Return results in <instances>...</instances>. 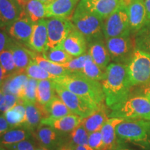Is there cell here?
<instances>
[{"label":"cell","mask_w":150,"mask_h":150,"mask_svg":"<svg viewBox=\"0 0 150 150\" xmlns=\"http://www.w3.org/2000/svg\"><path fill=\"white\" fill-rule=\"evenodd\" d=\"M105 102L112 110H117L130 97L132 87L126 65L112 63L106 68V76L102 81Z\"/></svg>","instance_id":"1"},{"label":"cell","mask_w":150,"mask_h":150,"mask_svg":"<svg viewBox=\"0 0 150 150\" xmlns=\"http://www.w3.org/2000/svg\"><path fill=\"white\" fill-rule=\"evenodd\" d=\"M54 81L84 99L95 109L104 104L105 95L99 81L87 77L81 72H70Z\"/></svg>","instance_id":"2"},{"label":"cell","mask_w":150,"mask_h":150,"mask_svg":"<svg viewBox=\"0 0 150 150\" xmlns=\"http://www.w3.org/2000/svg\"><path fill=\"white\" fill-rule=\"evenodd\" d=\"M72 22L86 38L88 44L94 40L104 39V20L90 9L86 0H81L76 6L72 15Z\"/></svg>","instance_id":"3"},{"label":"cell","mask_w":150,"mask_h":150,"mask_svg":"<svg viewBox=\"0 0 150 150\" xmlns=\"http://www.w3.org/2000/svg\"><path fill=\"white\" fill-rule=\"evenodd\" d=\"M109 117L121 118L124 120H149L150 117V99L142 95L130 97L119 108L112 110Z\"/></svg>","instance_id":"4"},{"label":"cell","mask_w":150,"mask_h":150,"mask_svg":"<svg viewBox=\"0 0 150 150\" xmlns=\"http://www.w3.org/2000/svg\"><path fill=\"white\" fill-rule=\"evenodd\" d=\"M131 86H142L150 80V54L136 49L127 65Z\"/></svg>","instance_id":"5"},{"label":"cell","mask_w":150,"mask_h":150,"mask_svg":"<svg viewBox=\"0 0 150 150\" xmlns=\"http://www.w3.org/2000/svg\"><path fill=\"white\" fill-rule=\"evenodd\" d=\"M150 131V121L145 120H123L116 127V135L121 141L145 142Z\"/></svg>","instance_id":"6"},{"label":"cell","mask_w":150,"mask_h":150,"mask_svg":"<svg viewBox=\"0 0 150 150\" xmlns=\"http://www.w3.org/2000/svg\"><path fill=\"white\" fill-rule=\"evenodd\" d=\"M131 33L127 6H123L104 20L103 33L105 40L125 36Z\"/></svg>","instance_id":"7"},{"label":"cell","mask_w":150,"mask_h":150,"mask_svg":"<svg viewBox=\"0 0 150 150\" xmlns=\"http://www.w3.org/2000/svg\"><path fill=\"white\" fill-rule=\"evenodd\" d=\"M106 45L110 59L116 63L128 65L136 50L134 40L130 35L106 40Z\"/></svg>","instance_id":"8"},{"label":"cell","mask_w":150,"mask_h":150,"mask_svg":"<svg viewBox=\"0 0 150 150\" xmlns=\"http://www.w3.org/2000/svg\"><path fill=\"white\" fill-rule=\"evenodd\" d=\"M46 20L47 29V47L55 48L61 46L65 38L74 28L70 18L51 17Z\"/></svg>","instance_id":"9"},{"label":"cell","mask_w":150,"mask_h":150,"mask_svg":"<svg viewBox=\"0 0 150 150\" xmlns=\"http://www.w3.org/2000/svg\"><path fill=\"white\" fill-rule=\"evenodd\" d=\"M54 88L58 96L65 103L72 113L86 118L96 110L84 99L75 95L60 83L54 81Z\"/></svg>","instance_id":"10"},{"label":"cell","mask_w":150,"mask_h":150,"mask_svg":"<svg viewBox=\"0 0 150 150\" xmlns=\"http://www.w3.org/2000/svg\"><path fill=\"white\" fill-rule=\"evenodd\" d=\"M33 134L41 146L50 150H58L69 143L67 134L56 130L46 125H40Z\"/></svg>","instance_id":"11"},{"label":"cell","mask_w":150,"mask_h":150,"mask_svg":"<svg viewBox=\"0 0 150 150\" xmlns=\"http://www.w3.org/2000/svg\"><path fill=\"white\" fill-rule=\"evenodd\" d=\"M34 22L31 21L25 11H22L16 21L6 28L9 35L20 42L28 45L33 31Z\"/></svg>","instance_id":"12"},{"label":"cell","mask_w":150,"mask_h":150,"mask_svg":"<svg viewBox=\"0 0 150 150\" xmlns=\"http://www.w3.org/2000/svg\"><path fill=\"white\" fill-rule=\"evenodd\" d=\"M132 0H86L90 9L102 20H105L123 6Z\"/></svg>","instance_id":"13"},{"label":"cell","mask_w":150,"mask_h":150,"mask_svg":"<svg viewBox=\"0 0 150 150\" xmlns=\"http://www.w3.org/2000/svg\"><path fill=\"white\" fill-rule=\"evenodd\" d=\"M131 33H136L147 22V13L143 0H132L127 6Z\"/></svg>","instance_id":"14"},{"label":"cell","mask_w":150,"mask_h":150,"mask_svg":"<svg viewBox=\"0 0 150 150\" xmlns=\"http://www.w3.org/2000/svg\"><path fill=\"white\" fill-rule=\"evenodd\" d=\"M87 44L86 38L74 26L60 47L73 57H79L86 54Z\"/></svg>","instance_id":"15"},{"label":"cell","mask_w":150,"mask_h":150,"mask_svg":"<svg viewBox=\"0 0 150 150\" xmlns=\"http://www.w3.org/2000/svg\"><path fill=\"white\" fill-rule=\"evenodd\" d=\"M47 38L46 20L42 19L34 23L32 33L27 46L33 52L42 53L47 47Z\"/></svg>","instance_id":"16"},{"label":"cell","mask_w":150,"mask_h":150,"mask_svg":"<svg viewBox=\"0 0 150 150\" xmlns=\"http://www.w3.org/2000/svg\"><path fill=\"white\" fill-rule=\"evenodd\" d=\"M83 120L81 116L72 113L58 119L43 118L40 125H49L60 132L69 134L82 122Z\"/></svg>","instance_id":"17"},{"label":"cell","mask_w":150,"mask_h":150,"mask_svg":"<svg viewBox=\"0 0 150 150\" xmlns=\"http://www.w3.org/2000/svg\"><path fill=\"white\" fill-rule=\"evenodd\" d=\"M20 6L17 0H0V27L8 28L20 18Z\"/></svg>","instance_id":"18"},{"label":"cell","mask_w":150,"mask_h":150,"mask_svg":"<svg viewBox=\"0 0 150 150\" xmlns=\"http://www.w3.org/2000/svg\"><path fill=\"white\" fill-rule=\"evenodd\" d=\"M29 77L25 72H16L6 79L1 86L2 93H8L21 99Z\"/></svg>","instance_id":"19"},{"label":"cell","mask_w":150,"mask_h":150,"mask_svg":"<svg viewBox=\"0 0 150 150\" xmlns=\"http://www.w3.org/2000/svg\"><path fill=\"white\" fill-rule=\"evenodd\" d=\"M88 53L100 68L106 70L111 59L104 39H99L88 43Z\"/></svg>","instance_id":"20"},{"label":"cell","mask_w":150,"mask_h":150,"mask_svg":"<svg viewBox=\"0 0 150 150\" xmlns=\"http://www.w3.org/2000/svg\"><path fill=\"white\" fill-rule=\"evenodd\" d=\"M78 0H54L46 6L47 18H70L76 9Z\"/></svg>","instance_id":"21"},{"label":"cell","mask_w":150,"mask_h":150,"mask_svg":"<svg viewBox=\"0 0 150 150\" xmlns=\"http://www.w3.org/2000/svg\"><path fill=\"white\" fill-rule=\"evenodd\" d=\"M23 103L26 108V122L23 126L33 134L40 126L42 120L45 117L44 107L38 103Z\"/></svg>","instance_id":"22"},{"label":"cell","mask_w":150,"mask_h":150,"mask_svg":"<svg viewBox=\"0 0 150 150\" xmlns=\"http://www.w3.org/2000/svg\"><path fill=\"white\" fill-rule=\"evenodd\" d=\"M124 120L117 117H109L101 129L103 140L102 150H114L116 149V127Z\"/></svg>","instance_id":"23"},{"label":"cell","mask_w":150,"mask_h":150,"mask_svg":"<svg viewBox=\"0 0 150 150\" xmlns=\"http://www.w3.org/2000/svg\"><path fill=\"white\" fill-rule=\"evenodd\" d=\"M8 47L13 54V57L18 72H25L26 69L33 61L31 50H28L20 43L11 40Z\"/></svg>","instance_id":"24"},{"label":"cell","mask_w":150,"mask_h":150,"mask_svg":"<svg viewBox=\"0 0 150 150\" xmlns=\"http://www.w3.org/2000/svg\"><path fill=\"white\" fill-rule=\"evenodd\" d=\"M109 118L106 106L104 104L101 105L88 117L83 118L82 124L86 131L91 134L92 132L100 131L106 120Z\"/></svg>","instance_id":"25"},{"label":"cell","mask_w":150,"mask_h":150,"mask_svg":"<svg viewBox=\"0 0 150 150\" xmlns=\"http://www.w3.org/2000/svg\"><path fill=\"white\" fill-rule=\"evenodd\" d=\"M32 134L31 131L24 126L11 129L0 137V146L6 149L22 140L31 138Z\"/></svg>","instance_id":"26"},{"label":"cell","mask_w":150,"mask_h":150,"mask_svg":"<svg viewBox=\"0 0 150 150\" xmlns=\"http://www.w3.org/2000/svg\"><path fill=\"white\" fill-rule=\"evenodd\" d=\"M54 81L44 79L38 81L37 88V102L42 106H45L52 102L55 95Z\"/></svg>","instance_id":"27"},{"label":"cell","mask_w":150,"mask_h":150,"mask_svg":"<svg viewBox=\"0 0 150 150\" xmlns=\"http://www.w3.org/2000/svg\"><path fill=\"white\" fill-rule=\"evenodd\" d=\"M11 129L23 126L26 122V108L22 101L4 114Z\"/></svg>","instance_id":"28"},{"label":"cell","mask_w":150,"mask_h":150,"mask_svg":"<svg viewBox=\"0 0 150 150\" xmlns=\"http://www.w3.org/2000/svg\"><path fill=\"white\" fill-rule=\"evenodd\" d=\"M43 107L45 112V117L51 119H58L72 113L58 95L54 97L51 102Z\"/></svg>","instance_id":"29"},{"label":"cell","mask_w":150,"mask_h":150,"mask_svg":"<svg viewBox=\"0 0 150 150\" xmlns=\"http://www.w3.org/2000/svg\"><path fill=\"white\" fill-rule=\"evenodd\" d=\"M31 54L33 61L35 62L39 66H40L44 70L47 71L49 73L55 76L56 78L64 76V75H66L70 72V70H68L62 65L55 64V63L47 61L42 56L40 55L39 54H37V52H35L31 50Z\"/></svg>","instance_id":"30"},{"label":"cell","mask_w":150,"mask_h":150,"mask_svg":"<svg viewBox=\"0 0 150 150\" xmlns=\"http://www.w3.org/2000/svg\"><path fill=\"white\" fill-rule=\"evenodd\" d=\"M42 54L43 57L47 61L59 65L65 64L74 59L72 56L69 54L60 46L55 48L47 47Z\"/></svg>","instance_id":"31"},{"label":"cell","mask_w":150,"mask_h":150,"mask_svg":"<svg viewBox=\"0 0 150 150\" xmlns=\"http://www.w3.org/2000/svg\"><path fill=\"white\" fill-rule=\"evenodd\" d=\"M134 40L136 49L150 54V19L135 33Z\"/></svg>","instance_id":"32"},{"label":"cell","mask_w":150,"mask_h":150,"mask_svg":"<svg viewBox=\"0 0 150 150\" xmlns=\"http://www.w3.org/2000/svg\"><path fill=\"white\" fill-rule=\"evenodd\" d=\"M26 13L33 22L47 18L46 5L39 0H29L26 4Z\"/></svg>","instance_id":"33"},{"label":"cell","mask_w":150,"mask_h":150,"mask_svg":"<svg viewBox=\"0 0 150 150\" xmlns=\"http://www.w3.org/2000/svg\"><path fill=\"white\" fill-rule=\"evenodd\" d=\"M80 72L87 77L94 80L99 81L104 80L106 76V70H104L102 68H100L93 61L90 55L86 60L81 72Z\"/></svg>","instance_id":"34"},{"label":"cell","mask_w":150,"mask_h":150,"mask_svg":"<svg viewBox=\"0 0 150 150\" xmlns=\"http://www.w3.org/2000/svg\"><path fill=\"white\" fill-rule=\"evenodd\" d=\"M88 136L89 133L81 122L69 134V143L72 145H88Z\"/></svg>","instance_id":"35"},{"label":"cell","mask_w":150,"mask_h":150,"mask_svg":"<svg viewBox=\"0 0 150 150\" xmlns=\"http://www.w3.org/2000/svg\"><path fill=\"white\" fill-rule=\"evenodd\" d=\"M26 74L29 78L34 79L36 80L52 79L54 80L56 77L54 75L49 73L47 71L39 66L35 62L32 61L25 70Z\"/></svg>","instance_id":"36"},{"label":"cell","mask_w":150,"mask_h":150,"mask_svg":"<svg viewBox=\"0 0 150 150\" xmlns=\"http://www.w3.org/2000/svg\"><path fill=\"white\" fill-rule=\"evenodd\" d=\"M0 65L4 70L7 77L18 72L13 57V54L8 47L0 53Z\"/></svg>","instance_id":"37"},{"label":"cell","mask_w":150,"mask_h":150,"mask_svg":"<svg viewBox=\"0 0 150 150\" xmlns=\"http://www.w3.org/2000/svg\"><path fill=\"white\" fill-rule=\"evenodd\" d=\"M38 84V80L32 78L29 79L21 97L22 102L33 103V104L38 103L36 99Z\"/></svg>","instance_id":"38"},{"label":"cell","mask_w":150,"mask_h":150,"mask_svg":"<svg viewBox=\"0 0 150 150\" xmlns=\"http://www.w3.org/2000/svg\"><path fill=\"white\" fill-rule=\"evenodd\" d=\"M21 101V99H19L18 97L11 93H1V99H0V115H4L6 112L13 108Z\"/></svg>","instance_id":"39"},{"label":"cell","mask_w":150,"mask_h":150,"mask_svg":"<svg viewBox=\"0 0 150 150\" xmlns=\"http://www.w3.org/2000/svg\"><path fill=\"white\" fill-rule=\"evenodd\" d=\"M88 56V53H86L83 55L79 56V57H75L74 59H73L72 61L68 62V63L61 65L65 67L68 70H70V72H81L84 64H85L86 60H87Z\"/></svg>","instance_id":"40"},{"label":"cell","mask_w":150,"mask_h":150,"mask_svg":"<svg viewBox=\"0 0 150 150\" xmlns=\"http://www.w3.org/2000/svg\"><path fill=\"white\" fill-rule=\"evenodd\" d=\"M88 145L94 150H102L103 140L101 131H95L89 134Z\"/></svg>","instance_id":"41"},{"label":"cell","mask_w":150,"mask_h":150,"mask_svg":"<svg viewBox=\"0 0 150 150\" xmlns=\"http://www.w3.org/2000/svg\"><path fill=\"white\" fill-rule=\"evenodd\" d=\"M8 150H35L36 147L35 146L34 140L32 137L28 139H26L22 141L15 144L6 148Z\"/></svg>","instance_id":"42"},{"label":"cell","mask_w":150,"mask_h":150,"mask_svg":"<svg viewBox=\"0 0 150 150\" xmlns=\"http://www.w3.org/2000/svg\"><path fill=\"white\" fill-rule=\"evenodd\" d=\"M11 40L6 33L0 30V53L8 47Z\"/></svg>","instance_id":"43"},{"label":"cell","mask_w":150,"mask_h":150,"mask_svg":"<svg viewBox=\"0 0 150 150\" xmlns=\"http://www.w3.org/2000/svg\"><path fill=\"white\" fill-rule=\"evenodd\" d=\"M11 129L6 120L4 115H0V137L5 134L6 131Z\"/></svg>","instance_id":"44"},{"label":"cell","mask_w":150,"mask_h":150,"mask_svg":"<svg viewBox=\"0 0 150 150\" xmlns=\"http://www.w3.org/2000/svg\"><path fill=\"white\" fill-rule=\"evenodd\" d=\"M140 95L145 96L147 97V98L150 99V80L147 82V83L144 84V85L140 86Z\"/></svg>","instance_id":"45"},{"label":"cell","mask_w":150,"mask_h":150,"mask_svg":"<svg viewBox=\"0 0 150 150\" xmlns=\"http://www.w3.org/2000/svg\"><path fill=\"white\" fill-rule=\"evenodd\" d=\"M7 78V75L6 74L4 70L3 69V67H1V65H0V88H1L4 82L6 79Z\"/></svg>","instance_id":"46"},{"label":"cell","mask_w":150,"mask_h":150,"mask_svg":"<svg viewBox=\"0 0 150 150\" xmlns=\"http://www.w3.org/2000/svg\"><path fill=\"white\" fill-rule=\"evenodd\" d=\"M73 150H94L88 145H72Z\"/></svg>","instance_id":"47"},{"label":"cell","mask_w":150,"mask_h":150,"mask_svg":"<svg viewBox=\"0 0 150 150\" xmlns=\"http://www.w3.org/2000/svg\"><path fill=\"white\" fill-rule=\"evenodd\" d=\"M143 1L147 13L148 19H150V0H143Z\"/></svg>","instance_id":"48"},{"label":"cell","mask_w":150,"mask_h":150,"mask_svg":"<svg viewBox=\"0 0 150 150\" xmlns=\"http://www.w3.org/2000/svg\"><path fill=\"white\" fill-rule=\"evenodd\" d=\"M58 150H73V146L70 143H67L66 145H63V147L59 148Z\"/></svg>","instance_id":"49"},{"label":"cell","mask_w":150,"mask_h":150,"mask_svg":"<svg viewBox=\"0 0 150 150\" xmlns=\"http://www.w3.org/2000/svg\"><path fill=\"white\" fill-rule=\"evenodd\" d=\"M39 1H41L42 4H44L45 5L47 6L49 4H51L52 1H54V0H39Z\"/></svg>","instance_id":"50"},{"label":"cell","mask_w":150,"mask_h":150,"mask_svg":"<svg viewBox=\"0 0 150 150\" xmlns=\"http://www.w3.org/2000/svg\"><path fill=\"white\" fill-rule=\"evenodd\" d=\"M17 1H18V3L20 4V5L21 6H26V4H27V2H26L25 0H17Z\"/></svg>","instance_id":"51"},{"label":"cell","mask_w":150,"mask_h":150,"mask_svg":"<svg viewBox=\"0 0 150 150\" xmlns=\"http://www.w3.org/2000/svg\"><path fill=\"white\" fill-rule=\"evenodd\" d=\"M35 150H50V149H47V148L43 147V146L40 145V146H39V147H36V149H35Z\"/></svg>","instance_id":"52"},{"label":"cell","mask_w":150,"mask_h":150,"mask_svg":"<svg viewBox=\"0 0 150 150\" xmlns=\"http://www.w3.org/2000/svg\"><path fill=\"white\" fill-rule=\"evenodd\" d=\"M114 150H131V149H124V148H116Z\"/></svg>","instance_id":"53"},{"label":"cell","mask_w":150,"mask_h":150,"mask_svg":"<svg viewBox=\"0 0 150 150\" xmlns=\"http://www.w3.org/2000/svg\"><path fill=\"white\" fill-rule=\"evenodd\" d=\"M0 150H8L7 149H6L4 147H1V146H0Z\"/></svg>","instance_id":"54"},{"label":"cell","mask_w":150,"mask_h":150,"mask_svg":"<svg viewBox=\"0 0 150 150\" xmlns=\"http://www.w3.org/2000/svg\"><path fill=\"white\" fill-rule=\"evenodd\" d=\"M1 93H2V91H1V88H0V99H1Z\"/></svg>","instance_id":"55"},{"label":"cell","mask_w":150,"mask_h":150,"mask_svg":"<svg viewBox=\"0 0 150 150\" xmlns=\"http://www.w3.org/2000/svg\"><path fill=\"white\" fill-rule=\"evenodd\" d=\"M149 121H150V117H149Z\"/></svg>","instance_id":"56"}]
</instances>
